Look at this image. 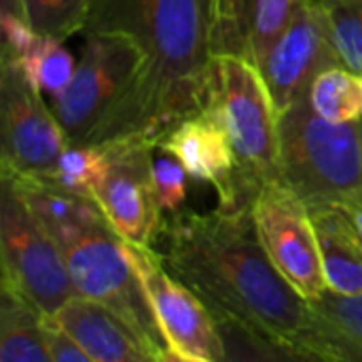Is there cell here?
I'll list each match as a JSON object with an SVG mask.
<instances>
[{"label":"cell","mask_w":362,"mask_h":362,"mask_svg":"<svg viewBox=\"0 0 362 362\" xmlns=\"http://www.w3.org/2000/svg\"><path fill=\"white\" fill-rule=\"evenodd\" d=\"M312 305L344 341L352 362H362V295L346 297L327 288Z\"/></svg>","instance_id":"obj_23"},{"label":"cell","mask_w":362,"mask_h":362,"mask_svg":"<svg viewBox=\"0 0 362 362\" xmlns=\"http://www.w3.org/2000/svg\"><path fill=\"white\" fill-rule=\"evenodd\" d=\"M252 221L278 272L305 301H318L327 280L308 206L280 180L267 182L252 202Z\"/></svg>","instance_id":"obj_11"},{"label":"cell","mask_w":362,"mask_h":362,"mask_svg":"<svg viewBox=\"0 0 362 362\" xmlns=\"http://www.w3.org/2000/svg\"><path fill=\"white\" fill-rule=\"evenodd\" d=\"M322 257L327 288L337 295H362V238L344 208L310 212Z\"/></svg>","instance_id":"obj_16"},{"label":"cell","mask_w":362,"mask_h":362,"mask_svg":"<svg viewBox=\"0 0 362 362\" xmlns=\"http://www.w3.org/2000/svg\"><path fill=\"white\" fill-rule=\"evenodd\" d=\"M8 59V57H4ZM23 72L25 81L40 93H49L51 98L62 93L74 76L76 59L64 47V40L51 36H36L34 45L11 59Z\"/></svg>","instance_id":"obj_19"},{"label":"cell","mask_w":362,"mask_h":362,"mask_svg":"<svg viewBox=\"0 0 362 362\" xmlns=\"http://www.w3.org/2000/svg\"><path fill=\"white\" fill-rule=\"evenodd\" d=\"M45 314L17 288L0 282V361L51 362L42 339Z\"/></svg>","instance_id":"obj_17"},{"label":"cell","mask_w":362,"mask_h":362,"mask_svg":"<svg viewBox=\"0 0 362 362\" xmlns=\"http://www.w3.org/2000/svg\"><path fill=\"white\" fill-rule=\"evenodd\" d=\"M341 64L362 74V0H314Z\"/></svg>","instance_id":"obj_20"},{"label":"cell","mask_w":362,"mask_h":362,"mask_svg":"<svg viewBox=\"0 0 362 362\" xmlns=\"http://www.w3.org/2000/svg\"><path fill=\"white\" fill-rule=\"evenodd\" d=\"M127 261L138 276L168 344L170 361H225L223 339L206 301L187 286L153 246L123 240Z\"/></svg>","instance_id":"obj_8"},{"label":"cell","mask_w":362,"mask_h":362,"mask_svg":"<svg viewBox=\"0 0 362 362\" xmlns=\"http://www.w3.org/2000/svg\"><path fill=\"white\" fill-rule=\"evenodd\" d=\"M0 25H2V57L8 59H15L21 53H25L38 36L32 23L19 15L0 13Z\"/></svg>","instance_id":"obj_26"},{"label":"cell","mask_w":362,"mask_h":362,"mask_svg":"<svg viewBox=\"0 0 362 362\" xmlns=\"http://www.w3.org/2000/svg\"><path fill=\"white\" fill-rule=\"evenodd\" d=\"M85 32L123 34L144 55V70L119 138L159 142L206 108L212 64L208 0H93Z\"/></svg>","instance_id":"obj_2"},{"label":"cell","mask_w":362,"mask_h":362,"mask_svg":"<svg viewBox=\"0 0 362 362\" xmlns=\"http://www.w3.org/2000/svg\"><path fill=\"white\" fill-rule=\"evenodd\" d=\"M142 70L144 55L127 36L85 32L72 81L51 98V110L68 144L117 140Z\"/></svg>","instance_id":"obj_4"},{"label":"cell","mask_w":362,"mask_h":362,"mask_svg":"<svg viewBox=\"0 0 362 362\" xmlns=\"http://www.w3.org/2000/svg\"><path fill=\"white\" fill-rule=\"evenodd\" d=\"M312 108L331 123L362 119V74L339 64L322 70L310 87Z\"/></svg>","instance_id":"obj_18"},{"label":"cell","mask_w":362,"mask_h":362,"mask_svg":"<svg viewBox=\"0 0 362 362\" xmlns=\"http://www.w3.org/2000/svg\"><path fill=\"white\" fill-rule=\"evenodd\" d=\"M108 168V153L104 144H68L59 157L57 182L66 189L93 197Z\"/></svg>","instance_id":"obj_22"},{"label":"cell","mask_w":362,"mask_h":362,"mask_svg":"<svg viewBox=\"0 0 362 362\" xmlns=\"http://www.w3.org/2000/svg\"><path fill=\"white\" fill-rule=\"evenodd\" d=\"M214 55H238L257 68L301 0H208Z\"/></svg>","instance_id":"obj_14"},{"label":"cell","mask_w":362,"mask_h":362,"mask_svg":"<svg viewBox=\"0 0 362 362\" xmlns=\"http://www.w3.org/2000/svg\"><path fill=\"white\" fill-rule=\"evenodd\" d=\"M157 148L176 157L191 178L212 185L218 195V208L252 210V199L238 176V159L229 134L210 110L204 108L180 121L159 138Z\"/></svg>","instance_id":"obj_13"},{"label":"cell","mask_w":362,"mask_h":362,"mask_svg":"<svg viewBox=\"0 0 362 362\" xmlns=\"http://www.w3.org/2000/svg\"><path fill=\"white\" fill-rule=\"evenodd\" d=\"M51 238L66 259L76 293L121 316L155 361H170L155 312L123 250V238L110 223L68 227L53 231Z\"/></svg>","instance_id":"obj_6"},{"label":"cell","mask_w":362,"mask_h":362,"mask_svg":"<svg viewBox=\"0 0 362 362\" xmlns=\"http://www.w3.org/2000/svg\"><path fill=\"white\" fill-rule=\"evenodd\" d=\"M344 210L350 214V218L354 221V225H356V229H358V233H361V238H362V199L361 202L350 204V206H346Z\"/></svg>","instance_id":"obj_28"},{"label":"cell","mask_w":362,"mask_h":362,"mask_svg":"<svg viewBox=\"0 0 362 362\" xmlns=\"http://www.w3.org/2000/svg\"><path fill=\"white\" fill-rule=\"evenodd\" d=\"M206 110L227 129L240 182L255 202L261 187L280 180L278 110L261 70L238 55H214Z\"/></svg>","instance_id":"obj_5"},{"label":"cell","mask_w":362,"mask_h":362,"mask_svg":"<svg viewBox=\"0 0 362 362\" xmlns=\"http://www.w3.org/2000/svg\"><path fill=\"white\" fill-rule=\"evenodd\" d=\"M163 259L214 316L229 318L274 344L288 361H352L333 327L267 257L252 210L163 218Z\"/></svg>","instance_id":"obj_1"},{"label":"cell","mask_w":362,"mask_h":362,"mask_svg":"<svg viewBox=\"0 0 362 362\" xmlns=\"http://www.w3.org/2000/svg\"><path fill=\"white\" fill-rule=\"evenodd\" d=\"M0 13H8V15H19V17H25V6H23V0H0Z\"/></svg>","instance_id":"obj_27"},{"label":"cell","mask_w":362,"mask_h":362,"mask_svg":"<svg viewBox=\"0 0 362 362\" xmlns=\"http://www.w3.org/2000/svg\"><path fill=\"white\" fill-rule=\"evenodd\" d=\"M187 170L176 157L161 151V155L153 159L155 193L163 212L174 214L182 210V204L187 199Z\"/></svg>","instance_id":"obj_24"},{"label":"cell","mask_w":362,"mask_h":362,"mask_svg":"<svg viewBox=\"0 0 362 362\" xmlns=\"http://www.w3.org/2000/svg\"><path fill=\"white\" fill-rule=\"evenodd\" d=\"M108 168L95 187L93 199L110 227L127 242L153 246L161 235L163 210L153 180V151L146 136H127L104 142Z\"/></svg>","instance_id":"obj_10"},{"label":"cell","mask_w":362,"mask_h":362,"mask_svg":"<svg viewBox=\"0 0 362 362\" xmlns=\"http://www.w3.org/2000/svg\"><path fill=\"white\" fill-rule=\"evenodd\" d=\"M339 64L341 57L335 51L320 6L314 0H301L259 70L280 115L310 93L314 78L322 70Z\"/></svg>","instance_id":"obj_12"},{"label":"cell","mask_w":362,"mask_h":362,"mask_svg":"<svg viewBox=\"0 0 362 362\" xmlns=\"http://www.w3.org/2000/svg\"><path fill=\"white\" fill-rule=\"evenodd\" d=\"M2 172L17 178H55L68 138L51 106L17 68L0 57Z\"/></svg>","instance_id":"obj_9"},{"label":"cell","mask_w":362,"mask_h":362,"mask_svg":"<svg viewBox=\"0 0 362 362\" xmlns=\"http://www.w3.org/2000/svg\"><path fill=\"white\" fill-rule=\"evenodd\" d=\"M93 0H23L28 21L40 36L68 40L83 34Z\"/></svg>","instance_id":"obj_21"},{"label":"cell","mask_w":362,"mask_h":362,"mask_svg":"<svg viewBox=\"0 0 362 362\" xmlns=\"http://www.w3.org/2000/svg\"><path fill=\"white\" fill-rule=\"evenodd\" d=\"M42 339L51 362H89V356L78 348V344L49 314L42 318Z\"/></svg>","instance_id":"obj_25"},{"label":"cell","mask_w":362,"mask_h":362,"mask_svg":"<svg viewBox=\"0 0 362 362\" xmlns=\"http://www.w3.org/2000/svg\"><path fill=\"white\" fill-rule=\"evenodd\" d=\"M0 182V282L17 288L42 314L51 316L78 295L66 259L51 233L32 214L15 182L4 174Z\"/></svg>","instance_id":"obj_7"},{"label":"cell","mask_w":362,"mask_h":362,"mask_svg":"<svg viewBox=\"0 0 362 362\" xmlns=\"http://www.w3.org/2000/svg\"><path fill=\"white\" fill-rule=\"evenodd\" d=\"M51 316L89 356V362L155 361L129 325L100 301L74 295Z\"/></svg>","instance_id":"obj_15"},{"label":"cell","mask_w":362,"mask_h":362,"mask_svg":"<svg viewBox=\"0 0 362 362\" xmlns=\"http://www.w3.org/2000/svg\"><path fill=\"white\" fill-rule=\"evenodd\" d=\"M280 182L310 212L346 208L362 199V153L356 123H331L310 104V93L278 115Z\"/></svg>","instance_id":"obj_3"},{"label":"cell","mask_w":362,"mask_h":362,"mask_svg":"<svg viewBox=\"0 0 362 362\" xmlns=\"http://www.w3.org/2000/svg\"><path fill=\"white\" fill-rule=\"evenodd\" d=\"M358 125V140H361V153H362V119L356 123Z\"/></svg>","instance_id":"obj_29"}]
</instances>
